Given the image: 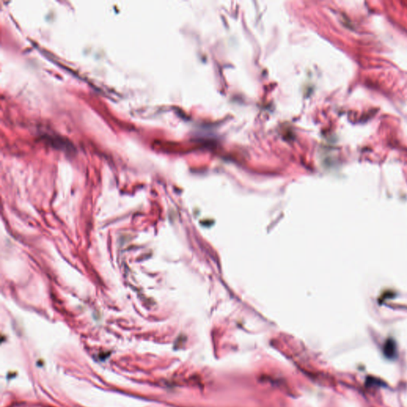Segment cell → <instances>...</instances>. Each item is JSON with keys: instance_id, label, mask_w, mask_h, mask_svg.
Here are the masks:
<instances>
[{"instance_id": "6da1fadb", "label": "cell", "mask_w": 407, "mask_h": 407, "mask_svg": "<svg viewBox=\"0 0 407 407\" xmlns=\"http://www.w3.org/2000/svg\"><path fill=\"white\" fill-rule=\"evenodd\" d=\"M395 349L394 343H390L388 342L386 344V347L384 349L385 355L388 357H392L395 355Z\"/></svg>"}]
</instances>
